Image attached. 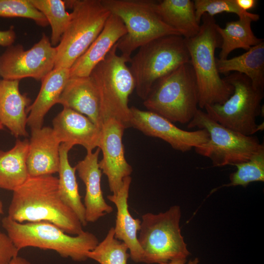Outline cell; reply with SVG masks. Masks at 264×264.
<instances>
[{
    "instance_id": "e0dca14e",
    "label": "cell",
    "mask_w": 264,
    "mask_h": 264,
    "mask_svg": "<svg viewBox=\"0 0 264 264\" xmlns=\"http://www.w3.org/2000/svg\"><path fill=\"white\" fill-rule=\"evenodd\" d=\"M100 151L97 148L94 152H87L85 158L75 166L78 176L86 187L83 204L87 223L94 222L113 210L105 200L101 189L102 171L98 162Z\"/></svg>"
},
{
    "instance_id": "4316f807",
    "label": "cell",
    "mask_w": 264,
    "mask_h": 264,
    "mask_svg": "<svg viewBox=\"0 0 264 264\" xmlns=\"http://www.w3.org/2000/svg\"><path fill=\"white\" fill-rule=\"evenodd\" d=\"M252 22L250 17H244L226 22L224 28L217 24L216 28L221 39L219 59H227L229 54L235 49L242 48L247 51L264 41L254 35L251 28Z\"/></svg>"
},
{
    "instance_id": "2e32d148",
    "label": "cell",
    "mask_w": 264,
    "mask_h": 264,
    "mask_svg": "<svg viewBox=\"0 0 264 264\" xmlns=\"http://www.w3.org/2000/svg\"><path fill=\"white\" fill-rule=\"evenodd\" d=\"M60 145L52 128L32 129L26 160L29 176L52 175L58 173Z\"/></svg>"
},
{
    "instance_id": "3957f363",
    "label": "cell",
    "mask_w": 264,
    "mask_h": 264,
    "mask_svg": "<svg viewBox=\"0 0 264 264\" xmlns=\"http://www.w3.org/2000/svg\"><path fill=\"white\" fill-rule=\"evenodd\" d=\"M1 224L19 251L27 247L51 250L63 258L83 262L88 259V253L99 243L98 238L91 232L84 231L72 236L47 221L20 223L6 216L2 219Z\"/></svg>"
},
{
    "instance_id": "4fadbf2b",
    "label": "cell",
    "mask_w": 264,
    "mask_h": 264,
    "mask_svg": "<svg viewBox=\"0 0 264 264\" xmlns=\"http://www.w3.org/2000/svg\"><path fill=\"white\" fill-rule=\"evenodd\" d=\"M130 110L131 127L147 136L159 138L178 151H190L209 140V135L205 129L185 131L152 111L142 110L134 107H130Z\"/></svg>"
},
{
    "instance_id": "ffe728a7",
    "label": "cell",
    "mask_w": 264,
    "mask_h": 264,
    "mask_svg": "<svg viewBox=\"0 0 264 264\" xmlns=\"http://www.w3.org/2000/svg\"><path fill=\"white\" fill-rule=\"evenodd\" d=\"M132 177L124 179L123 184L116 194L107 196L116 206L117 211L114 228V237L124 242L130 251L131 259L135 263H143V252L138 241L137 232L141 220L133 218L129 210L128 198Z\"/></svg>"
},
{
    "instance_id": "d6a6232c",
    "label": "cell",
    "mask_w": 264,
    "mask_h": 264,
    "mask_svg": "<svg viewBox=\"0 0 264 264\" xmlns=\"http://www.w3.org/2000/svg\"><path fill=\"white\" fill-rule=\"evenodd\" d=\"M19 252L7 234L0 231V264H8Z\"/></svg>"
},
{
    "instance_id": "d4e9b609",
    "label": "cell",
    "mask_w": 264,
    "mask_h": 264,
    "mask_svg": "<svg viewBox=\"0 0 264 264\" xmlns=\"http://www.w3.org/2000/svg\"><path fill=\"white\" fill-rule=\"evenodd\" d=\"M29 140L17 139L7 151L0 150V188L14 191L27 179Z\"/></svg>"
},
{
    "instance_id": "f546056e",
    "label": "cell",
    "mask_w": 264,
    "mask_h": 264,
    "mask_svg": "<svg viewBox=\"0 0 264 264\" xmlns=\"http://www.w3.org/2000/svg\"><path fill=\"white\" fill-rule=\"evenodd\" d=\"M237 171L230 174V182L220 186H241L246 187L256 181H264V145L258 150L247 161L235 164Z\"/></svg>"
},
{
    "instance_id": "52a82bcc",
    "label": "cell",
    "mask_w": 264,
    "mask_h": 264,
    "mask_svg": "<svg viewBox=\"0 0 264 264\" xmlns=\"http://www.w3.org/2000/svg\"><path fill=\"white\" fill-rule=\"evenodd\" d=\"M115 44L90 75L97 89L104 121L114 118L131 127L129 97L135 89L127 60L117 53Z\"/></svg>"
},
{
    "instance_id": "5bb4252c",
    "label": "cell",
    "mask_w": 264,
    "mask_h": 264,
    "mask_svg": "<svg viewBox=\"0 0 264 264\" xmlns=\"http://www.w3.org/2000/svg\"><path fill=\"white\" fill-rule=\"evenodd\" d=\"M126 128L114 118L106 119L101 128L99 148L103 154L99 168L107 177L110 190L116 194L124 179L130 176L132 168L125 157L122 137Z\"/></svg>"
},
{
    "instance_id": "7a4b0ae2",
    "label": "cell",
    "mask_w": 264,
    "mask_h": 264,
    "mask_svg": "<svg viewBox=\"0 0 264 264\" xmlns=\"http://www.w3.org/2000/svg\"><path fill=\"white\" fill-rule=\"evenodd\" d=\"M198 33L185 39L190 63L193 68L198 89V106L223 104L233 94L232 85L220 77L216 66L215 50L220 47L221 37L214 17L204 14Z\"/></svg>"
},
{
    "instance_id": "277c9868",
    "label": "cell",
    "mask_w": 264,
    "mask_h": 264,
    "mask_svg": "<svg viewBox=\"0 0 264 264\" xmlns=\"http://www.w3.org/2000/svg\"><path fill=\"white\" fill-rule=\"evenodd\" d=\"M199 94L190 62L158 80L144 100L148 110L173 122L188 123L198 110Z\"/></svg>"
},
{
    "instance_id": "cb8c5ba5",
    "label": "cell",
    "mask_w": 264,
    "mask_h": 264,
    "mask_svg": "<svg viewBox=\"0 0 264 264\" xmlns=\"http://www.w3.org/2000/svg\"><path fill=\"white\" fill-rule=\"evenodd\" d=\"M156 11L168 26L185 39L195 36L200 23L196 18L194 1L191 0H163L156 2Z\"/></svg>"
},
{
    "instance_id": "30bf717a",
    "label": "cell",
    "mask_w": 264,
    "mask_h": 264,
    "mask_svg": "<svg viewBox=\"0 0 264 264\" xmlns=\"http://www.w3.org/2000/svg\"><path fill=\"white\" fill-rule=\"evenodd\" d=\"M224 80L234 88L233 94L221 104L206 106L205 112L221 125L245 135L251 136L264 127L256 123L262 111L264 90L255 88L244 74L233 72Z\"/></svg>"
},
{
    "instance_id": "603a6c76",
    "label": "cell",
    "mask_w": 264,
    "mask_h": 264,
    "mask_svg": "<svg viewBox=\"0 0 264 264\" xmlns=\"http://www.w3.org/2000/svg\"><path fill=\"white\" fill-rule=\"evenodd\" d=\"M219 73L234 71L244 74L256 89L264 90V42L250 48L243 54L231 59L216 58Z\"/></svg>"
},
{
    "instance_id": "7402d4cb",
    "label": "cell",
    "mask_w": 264,
    "mask_h": 264,
    "mask_svg": "<svg viewBox=\"0 0 264 264\" xmlns=\"http://www.w3.org/2000/svg\"><path fill=\"white\" fill-rule=\"evenodd\" d=\"M69 78V69L54 68L41 81L39 92L34 102L27 109V125L31 129L42 127L44 117L49 110L57 104Z\"/></svg>"
},
{
    "instance_id": "484cf974",
    "label": "cell",
    "mask_w": 264,
    "mask_h": 264,
    "mask_svg": "<svg viewBox=\"0 0 264 264\" xmlns=\"http://www.w3.org/2000/svg\"><path fill=\"white\" fill-rule=\"evenodd\" d=\"M73 146L66 143L60 146L58 191L62 200L76 214L83 226L87 224L85 209L79 193L75 176L76 167L69 163L68 152Z\"/></svg>"
},
{
    "instance_id": "d590c367",
    "label": "cell",
    "mask_w": 264,
    "mask_h": 264,
    "mask_svg": "<svg viewBox=\"0 0 264 264\" xmlns=\"http://www.w3.org/2000/svg\"><path fill=\"white\" fill-rule=\"evenodd\" d=\"M199 260L198 258H196L193 260H190L187 264H198ZM186 259H181L170 261L167 263H161L160 264H186Z\"/></svg>"
},
{
    "instance_id": "8d00e7d4",
    "label": "cell",
    "mask_w": 264,
    "mask_h": 264,
    "mask_svg": "<svg viewBox=\"0 0 264 264\" xmlns=\"http://www.w3.org/2000/svg\"><path fill=\"white\" fill-rule=\"evenodd\" d=\"M8 264H31V263L25 258L17 256Z\"/></svg>"
},
{
    "instance_id": "8992f818",
    "label": "cell",
    "mask_w": 264,
    "mask_h": 264,
    "mask_svg": "<svg viewBox=\"0 0 264 264\" xmlns=\"http://www.w3.org/2000/svg\"><path fill=\"white\" fill-rule=\"evenodd\" d=\"M111 14L124 24L127 33L116 43L121 56L130 62L132 53L141 46L162 36L180 34L166 24L156 11V1L101 0Z\"/></svg>"
},
{
    "instance_id": "ac0fdd59",
    "label": "cell",
    "mask_w": 264,
    "mask_h": 264,
    "mask_svg": "<svg viewBox=\"0 0 264 264\" xmlns=\"http://www.w3.org/2000/svg\"><path fill=\"white\" fill-rule=\"evenodd\" d=\"M126 33L121 20L110 13L97 37L69 68V77L89 76L94 68Z\"/></svg>"
},
{
    "instance_id": "836d02e7",
    "label": "cell",
    "mask_w": 264,
    "mask_h": 264,
    "mask_svg": "<svg viewBox=\"0 0 264 264\" xmlns=\"http://www.w3.org/2000/svg\"><path fill=\"white\" fill-rule=\"evenodd\" d=\"M16 34L14 27L11 26L10 28L5 31H0V45L2 46H10L15 41Z\"/></svg>"
},
{
    "instance_id": "d6986e66",
    "label": "cell",
    "mask_w": 264,
    "mask_h": 264,
    "mask_svg": "<svg viewBox=\"0 0 264 264\" xmlns=\"http://www.w3.org/2000/svg\"><path fill=\"white\" fill-rule=\"evenodd\" d=\"M57 104L86 116L101 129L104 120L100 98L90 76L69 77Z\"/></svg>"
},
{
    "instance_id": "ba28073f",
    "label": "cell",
    "mask_w": 264,
    "mask_h": 264,
    "mask_svg": "<svg viewBox=\"0 0 264 264\" xmlns=\"http://www.w3.org/2000/svg\"><path fill=\"white\" fill-rule=\"evenodd\" d=\"M181 216L178 205L164 212L142 216L138 241L143 252V263L160 264L186 259L190 255L181 232Z\"/></svg>"
},
{
    "instance_id": "f35d334b",
    "label": "cell",
    "mask_w": 264,
    "mask_h": 264,
    "mask_svg": "<svg viewBox=\"0 0 264 264\" xmlns=\"http://www.w3.org/2000/svg\"><path fill=\"white\" fill-rule=\"evenodd\" d=\"M4 126L2 125V124L0 122V130L3 129Z\"/></svg>"
},
{
    "instance_id": "83f0119b",
    "label": "cell",
    "mask_w": 264,
    "mask_h": 264,
    "mask_svg": "<svg viewBox=\"0 0 264 264\" xmlns=\"http://www.w3.org/2000/svg\"><path fill=\"white\" fill-rule=\"evenodd\" d=\"M29 1L47 19L51 28V44L54 47L57 46L72 18L71 13L66 11L65 1L62 0Z\"/></svg>"
},
{
    "instance_id": "74e56055",
    "label": "cell",
    "mask_w": 264,
    "mask_h": 264,
    "mask_svg": "<svg viewBox=\"0 0 264 264\" xmlns=\"http://www.w3.org/2000/svg\"><path fill=\"white\" fill-rule=\"evenodd\" d=\"M3 214V206L2 201L0 200V218L1 215Z\"/></svg>"
},
{
    "instance_id": "9a60e30c",
    "label": "cell",
    "mask_w": 264,
    "mask_h": 264,
    "mask_svg": "<svg viewBox=\"0 0 264 264\" xmlns=\"http://www.w3.org/2000/svg\"><path fill=\"white\" fill-rule=\"evenodd\" d=\"M53 130L61 143L82 146L87 152L99 147L101 129L88 117L64 108L52 121Z\"/></svg>"
},
{
    "instance_id": "7c38bea8",
    "label": "cell",
    "mask_w": 264,
    "mask_h": 264,
    "mask_svg": "<svg viewBox=\"0 0 264 264\" xmlns=\"http://www.w3.org/2000/svg\"><path fill=\"white\" fill-rule=\"evenodd\" d=\"M56 47L43 34L31 48L24 50L20 44L8 46L0 56V76L3 79L20 80L32 78L42 81L54 68Z\"/></svg>"
},
{
    "instance_id": "5b68a950",
    "label": "cell",
    "mask_w": 264,
    "mask_h": 264,
    "mask_svg": "<svg viewBox=\"0 0 264 264\" xmlns=\"http://www.w3.org/2000/svg\"><path fill=\"white\" fill-rule=\"evenodd\" d=\"M189 62L185 39L182 36H162L141 46L130 61L137 94L145 100L158 80Z\"/></svg>"
},
{
    "instance_id": "1f68e13d",
    "label": "cell",
    "mask_w": 264,
    "mask_h": 264,
    "mask_svg": "<svg viewBox=\"0 0 264 264\" xmlns=\"http://www.w3.org/2000/svg\"><path fill=\"white\" fill-rule=\"evenodd\" d=\"M0 17L27 18L43 27L49 24L43 13L29 0H0Z\"/></svg>"
},
{
    "instance_id": "6da1fadb",
    "label": "cell",
    "mask_w": 264,
    "mask_h": 264,
    "mask_svg": "<svg viewBox=\"0 0 264 264\" xmlns=\"http://www.w3.org/2000/svg\"><path fill=\"white\" fill-rule=\"evenodd\" d=\"M13 192L7 216L11 219L20 223L49 222L72 236L84 231L76 214L59 195L58 178L29 176Z\"/></svg>"
},
{
    "instance_id": "9c48e42d",
    "label": "cell",
    "mask_w": 264,
    "mask_h": 264,
    "mask_svg": "<svg viewBox=\"0 0 264 264\" xmlns=\"http://www.w3.org/2000/svg\"><path fill=\"white\" fill-rule=\"evenodd\" d=\"M65 1L72 8V18L56 47L54 68L69 69L97 37L110 14L101 0Z\"/></svg>"
},
{
    "instance_id": "4dcf8cb0",
    "label": "cell",
    "mask_w": 264,
    "mask_h": 264,
    "mask_svg": "<svg viewBox=\"0 0 264 264\" xmlns=\"http://www.w3.org/2000/svg\"><path fill=\"white\" fill-rule=\"evenodd\" d=\"M193 1L196 18L200 23L204 14L214 17L222 12H227L236 14L239 19L250 17L253 22L260 19L258 14L244 11L239 8L235 0H195Z\"/></svg>"
},
{
    "instance_id": "44dd1931",
    "label": "cell",
    "mask_w": 264,
    "mask_h": 264,
    "mask_svg": "<svg viewBox=\"0 0 264 264\" xmlns=\"http://www.w3.org/2000/svg\"><path fill=\"white\" fill-rule=\"evenodd\" d=\"M20 80L0 79V122L16 137L27 136L26 109L30 100L19 90Z\"/></svg>"
},
{
    "instance_id": "f1b7e54d",
    "label": "cell",
    "mask_w": 264,
    "mask_h": 264,
    "mask_svg": "<svg viewBox=\"0 0 264 264\" xmlns=\"http://www.w3.org/2000/svg\"><path fill=\"white\" fill-rule=\"evenodd\" d=\"M127 245L114 237V228L111 227L103 240L88 254L99 264H127L130 257Z\"/></svg>"
},
{
    "instance_id": "8fae6325",
    "label": "cell",
    "mask_w": 264,
    "mask_h": 264,
    "mask_svg": "<svg viewBox=\"0 0 264 264\" xmlns=\"http://www.w3.org/2000/svg\"><path fill=\"white\" fill-rule=\"evenodd\" d=\"M187 127L205 129L208 132L209 140L194 149L198 154L209 158L214 167L247 161L264 144L257 136L245 135L221 125L200 109Z\"/></svg>"
},
{
    "instance_id": "e575fe53",
    "label": "cell",
    "mask_w": 264,
    "mask_h": 264,
    "mask_svg": "<svg viewBox=\"0 0 264 264\" xmlns=\"http://www.w3.org/2000/svg\"><path fill=\"white\" fill-rule=\"evenodd\" d=\"M237 5L244 11L255 7L258 1L256 0H235Z\"/></svg>"
}]
</instances>
